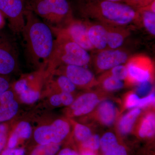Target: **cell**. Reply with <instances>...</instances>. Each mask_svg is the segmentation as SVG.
<instances>
[{"mask_svg":"<svg viewBox=\"0 0 155 155\" xmlns=\"http://www.w3.org/2000/svg\"><path fill=\"white\" fill-rule=\"evenodd\" d=\"M25 18V25L21 33L27 59L38 63L51 58L54 44L49 26L26 9Z\"/></svg>","mask_w":155,"mask_h":155,"instance_id":"6da1fadb","label":"cell"},{"mask_svg":"<svg viewBox=\"0 0 155 155\" xmlns=\"http://www.w3.org/2000/svg\"><path fill=\"white\" fill-rule=\"evenodd\" d=\"M81 13L85 16L119 25H125L140 17L137 10L125 3L106 0H81Z\"/></svg>","mask_w":155,"mask_h":155,"instance_id":"7a4b0ae2","label":"cell"},{"mask_svg":"<svg viewBox=\"0 0 155 155\" xmlns=\"http://www.w3.org/2000/svg\"><path fill=\"white\" fill-rule=\"evenodd\" d=\"M25 8L49 22H58L71 14L67 0H25Z\"/></svg>","mask_w":155,"mask_h":155,"instance_id":"3957f363","label":"cell"},{"mask_svg":"<svg viewBox=\"0 0 155 155\" xmlns=\"http://www.w3.org/2000/svg\"><path fill=\"white\" fill-rule=\"evenodd\" d=\"M68 122L63 119L56 120L49 125L37 128L34 134L35 140L39 144H59L70 132Z\"/></svg>","mask_w":155,"mask_h":155,"instance_id":"277c9868","label":"cell"},{"mask_svg":"<svg viewBox=\"0 0 155 155\" xmlns=\"http://www.w3.org/2000/svg\"><path fill=\"white\" fill-rule=\"evenodd\" d=\"M25 0H0V12L8 19L14 32H22L25 25Z\"/></svg>","mask_w":155,"mask_h":155,"instance_id":"5b68a950","label":"cell"},{"mask_svg":"<svg viewBox=\"0 0 155 155\" xmlns=\"http://www.w3.org/2000/svg\"><path fill=\"white\" fill-rule=\"evenodd\" d=\"M18 59V49L14 40L0 33V74L7 75L13 72Z\"/></svg>","mask_w":155,"mask_h":155,"instance_id":"8992f818","label":"cell"},{"mask_svg":"<svg viewBox=\"0 0 155 155\" xmlns=\"http://www.w3.org/2000/svg\"><path fill=\"white\" fill-rule=\"evenodd\" d=\"M62 51L61 60L67 65L84 67L90 61V56L87 51L72 41L65 43Z\"/></svg>","mask_w":155,"mask_h":155,"instance_id":"52a82bcc","label":"cell"},{"mask_svg":"<svg viewBox=\"0 0 155 155\" xmlns=\"http://www.w3.org/2000/svg\"><path fill=\"white\" fill-rule=\"evenodd\" d=\"M128 59L127 54L119 50L102 51L98 54L96 61L97 68L101 71H106L122 65Z\"/></svg>","mask_w":155,"mask_h":155,"instance_id":"ba28073f","label":"cell"},{"mask_svg":"<svg viewBox=\"0 0 155 155\" xmlns=\"http://www.w3.org/2000/svg\"><path fill=\"white\" fill-rule=\"evenodd\" d=\"M127 78L130 81L143 83L149 81L151 76L150 63L143 59H133L127 66Z\"/></svg>","mask_w":155,"mask_h":155,"instance_id":"9c48e42d","label":"cell"},{"mask_svg":"<svg viewBox=\"0 0 155 155\" xmlns=\"http://www.w3.org/2000/svg\"><path fill=\"white\" fill-rule=\"evenodd\" d=\"M101 102L100 97L94 92H87L74 100L70 105L72 114L75 116L90 114Z\"/></svg>","mask_w":155,"mask_h":155,"instance_id":"30bf717a","label":"cell"},{"mask_svg":"<svg viewBox=\"0 0 155 155\" xmlns=\"http://www.w3.org/2000/svg\"><path fill=\"white\" fill-rule=\"evenodd\" d=\"M66 76L75 86L89 87L94 83V75L89 69L81 66L68 65Z\"/></svg>","mask_w":155,"mask_h":155,"instance_id":"8fae6325","label":"cell"},{"mask_svg":"<svg viewBox=\"0 0 155 155\" xmlns=\"http://www.w3.org/2000/svg\"><path fill=\"white\" fill-rule=\"evenodd\" d=\"M18 104L14 100V94L7 90L0 96V122H5L13 118L17 114Z\"/></svg>","mask_w":155,"mask_h":155,"instance_id":"7c38bea8","label":"cell"},{"mask_svg":"<svg viewBox=\"0 0 155 155\" xmlns=\"http://www.w3.org/2000/svg\"><path fill=\"white\" fill-rule=\"evenodd\" d=\"M74 23L69 26L68 30L72 41L87 51L92 49L93 46L88 38V28L80 22Z\"/></svg>","mask_w":155,"mask_h":155,"instance_id":"4fadbf2b","label":"cell"},{"mask_svg":"<svg viewBox=\"0 0 155 155\" xmlns=\"http://www.w3.org/2000/svg\"><path fill=\"white\" fill-rule=\"evenodd\" d=\"M97 110V117L103 125L110 126L116 120L117 110L116 105L109 100L100 102Z\"/></svg>","mask_w":155,"mask_h":155,"instance_id":"5bb4252c","label":"cell"},{"mask_svg":"<svg viewBox=\"0 0 155 155\" xmlns=\"http://www.w3.org/2000/svg\"><path fill=\"white\" fill-rule=\"evenodd\" d=\"M108 31L103 25H94L88 29L90 41L94 48L99 50H104L107 46Z\"/></svg>","mask_w":155,"mask_h":155,"instance_id":"9a60e30c","label":"cell"},{"mask_svg":"<svg viewBox=\"0 0 155 155\" xmlns=\"http://www.w3.org/2000/svg\"><path fill=\"white\" fill-rule=\"evenodd\" d=\"M14 88L19 94L21 101L25 104H32L39 98V93L29 88L25 79L18 81L15 84Z\"/></svg>","mask_w":155,"mask_h":155,"instance_id":"2e32d148","label":"cell"},{"mask_svg":"<svg viewBox=\"0 0 155 155\" xmlns=\"http://www.w3.org/2000/svg\"><path fill=\"white\" fill-rule=\"evenodd\" d=\"M141 16L143 25L150 34L155 35V5L152 2L148 5L137 9Z\"/></svg>","mask_w":155,"mask_h":155,"instance_id":"e0dca14e","label":"cell"},{"mask_svg":"<svg viewBox=\"0 0 155 155\" xmlns=\"http://www.w3.org/2000/svg\"><path fill=\"white\" fill-rule=\"evenodd\" d=\"M140 113V108H134L122 116L118 124V128L121 134L126 135L130 133Z\"/></svg>","mask_w":155,"mask_h":155,"instance_id":"ac0fdd59","label":"cell"},{"mask_svg":"<svg viewBox=\"0 0 155 155\" xmlns=\"http://www.w3.org/2000/svg\"><path fill=\"white\" fill-rule=\"evenodd\" d=\"M154 113L147 114L143 119L138 130V135L141 138L150 137L155 134Z\"/></svg>","mask_w":155,"mask_h":155,"instance_id":"d6986e66","label":"cell"},{"mask_svg":"<svg viewBox=\"0 0 155 155\" xmlns=\"http://www.w3.org/2000/svg\"><path fill=\"white\" fill-rule=\"evenodd\" d=\"M60 149L59 144H39L32 151L31 155H55Z\"/></svg>","mask_w":155,"mask_h":155,"instance_id":"ffe728a7","label":"cell"},{"mask_svg":"<svg viewBox=\"0 0 155 155\" xmlns=\"http://www.w3.org/2000/svg\"><path fill=\"white\" fill-rule=\"evenodd\" d=\"M124 37L121 34L114 31H108L107 46L113 50L116 49L122 45Z\"/></svg>","mask_w":155,"mask_h":155,"instance_id":"44dd1931","label":"cell"},{"mask_svg":"<svg viewBox=\"0 0 155 155\" xmlns=\"http://www.w3.org/2000/svg\"><path fill=\"white\" fill-rule=\"evenodd\" d=\"M74 134L76 139L81 143L85 141L92 134L89 127L80 123L75 124Z\"/></svg>","mask_w":155,"mask_h":155,"instance_id":"7402d4cb","label":"cell"},{"mask_svg":"<svg viewBox=\"0 0 155 155\" xmlns=\"http://www.w3.org/2000/svg\"><path fill=\"white\" fill-rule=\"evenodd\" d=\"M118 143L116 135L112 132H107L100 139V148L103 153Z\"/></svg>","mask_w":155,"mask_h":155,"instance_id":"603a6c76","label":"cell"},{"mask_svg":"<svg viewBox=\"0 0 155 155\" xmlns=\"http://www.w3.org/2000/svg\"><path fill=\"white\" fill-rule=\"evenodd\" d=\"M102 85L105 90L109 91L119 90L123 88L124 86L122 81L119 80L112 75L104 79Z\"/></svg>","mask_w":155,"mask_h":155,"instance_id":"cb8c5ba5","label":"cell"},{"mask_svg":"<svg viewBox=\"0 0 155 155\" xmlns=\"http://www.w3.org/2000/svg\"><path fill=\"white\" fill-rule=\"evenodd\" d=\"M19 138L26 139L30 137L31 134V128L28 122H21L17 125L14 132Z\"/></svg>","mask_w":155,"mask_h":155,"instance_id":"d4e9b609","label":"cell"},{"mask_svg":"<svg viewBox=\"0 0 155 155\" xmlns=\"http://www.w3.org/2000/svg\"><path fill=\"white\" fill-rule=\"evenodd\" d=\"M58 83L62 92L71 94L76 89V86L66 75H61L58 78Z\"/></svg>","mask_w":155,"mask_h":155,"instance_id":"484cf974","label":"cell"},{"mask_svg":"<svg viewBox=\"0 0 155 155\" xmlns=\"http://www.w3.org/2000/svg\"><path fill=\"white\" fill-rule=\"evenodd\" d=\"M100 139L98 134H92L87 140L82 143V146L86 150L94 152L100 148Z\"/></svg>","mask_w":155,"mask_h":155,"instance_id":"4316f807","label":"cell"},{"mask_svg":"<svg viewBox=\"0 0 155 155\" xmlns=\"http://www.w3.org/2000/svg\"><path fill=\"white\" fill-rule=\"evenodd\" d=\"M111 75L121 81L125 80L128 77L127 67L120 65L111 69Z\"/></svg>","mask_w":155,"mask_h":155,"instance_id":"83f0119b","label":"cell"},{"mask_svg":"<svg viewBox=\"0 0 155 155\" xmlns=\"http://www.w3.org/2000/svg\"><path fill=\"white\" fill-rule=\"evenodd\" d=\"M8 127L4 122H0V155L6 148L8 141Z\"/></svg>","mask_w":155,"mask_h":155,"instance_id":"f1b7e54d","label":"cell"},{"mask_svg":"<svg viewBox=\"0 0 155 155\" xmlns=\"http://www.w3.org/2000/svg\"><path fill=\"white\" fill-rule=\"evenodd\" d=\"M140 98L136 94L130 93L126 97L125 107L127 109L138 107Z\"/></svg>","mask_w":155,"mask_h":155,"instance_id":"f546056e","label":"cell"},{"mask_svg":"<svg viewBox=\"0 0 155 155\" xmlns=\"http://www.w3.org/2000/svg\"><path fill=\"white\" fill-rule=\"evenodd\" d=\"M103 153L104 155H127V151L125 148L119 143Z\"/></svg>","mask_w":155,"mask_h":155,"instance_id":"4dcf8cb0","label":"cell"},{"mask_svg":"<svg viewBox=\"0 0 155 155\" xmlns=\"http://www.w3.org/2000/svg\"><path fill=\"white\" fill-rule=\"evenodd\" d=\"M154 0H125V4L134 9L140 8L148 5Z\"/></svg>","mask_w":155,"mask_h":155,"instance_id":"1f68e13d","label":"cell"},{"mask_svg":"<svg viewBox=\"0 0 155 155\" xmlns=\"http://www.w3.org/2000/svg\"><path fill=\"white\" fill-rule=\"evenodd\" d=\"M155 100V93L154 92H153L147 95L146 97L140 99L138 107L140 108L144 107L151 104H154Z\"/></svg>","mask_w":155,"mask_h":155,"instance_id":"d6a6232c","label":"cell"},{"mask_svg":"<svg viewBox=\"0 0 155 155\" xmlns=\"http://www.w3.org/2000/svg\"><path fill=\"white\" fill-rule=\"evenodd\" d=\"M151 86L149 81L140 83L137 88V92L140 95L143 96L147 94L150 92Z\"/></svg>","mask_w":155,"mask_h":155,"instance_id":"836d02e7","label":"cell"},{"mask_svg":"<svg viewBox=\"0 0 155 155\" xmlns=\"http://www.w3.org/2000/svg\"><path fill=\"white\" fill-rule=\"evenodd\" d=\"M60 94L62 104L64 106H70L74 101V98L71 93L62 91Z\"/></svg>","mask_w":155,"mask_h":155,"instance_id":"e575fe53","label":"cell"},{"mask_svg":"<svg viewBox=\"0 0 155 155\" xmlns=\"http://www.w3.org/2000/svg\"><path fill=\"white\" fill-rule=\"evenodd\" d=\"M1 155H25V150L22 148H5Z\"/></svg>","mask_w":155,"mask_h":155,"instance_id":"d590c367","label":"cell"},{"mask_svg":"<svg viewBox=\"0 0 155 155\" xmlns=\"http://www.w3.org/2000/svg\"><path fill=\"white\" fill-rule=\"evenodd\" d=\"M10 84L4 75L0 74V96L9 89Z\"/></svg>","mask_w":155,"mask_h":155,"instance_id":"8d00e7d4","label":"cell"},{"mask_svg":"<svg viewBox=\"0 0 155 155\" xmlns=\"http://www.w3.org/2000/svg\"><path fill=\"white\" fill-rule=\"evenodd\" d=\"M18 140H19V138L17 137L16 134L13 132L10 136L8 139L7 145H6L7 147L6 148L11 149L15 148L18 143Z\"/></svg>","mask_w":155,"mask_h":155,"instance_id":"74e56055","label":"cell"},{"mask_svg":"<svg viewBox=\"0 0 155 155\" xmlns=\"http://www.w3.org/2000/svg\"><path fill=\"white\" fill-rule=\"evenodd\" d=\"M50 103L54 107H58L62 105L61 97L60 94L54 95L50 98Z\"/></svg>","mask_w":155,"mask_h":155,"instance_id":"f35d334b","label":"cell"},{"mask_svg":"<svg viewBox=\"0 0 155 155\" xmlns=\"http://www.w3.org/2000/svg\"><path fill=\"white\" fill-rule=\"evenodd\" d=\"M58 155H79L74 150L69 148H65L61 150Z\"/></svg>","mask_w":155,"mask_h":155,"instance_id":"ab89813d","label":"cell"},{"mask_svg":"<svg viewBox=\"0 0 155 155\" xmlns=\"http://www.w3.org/2000/svg\"><path fill=\"white\" fill-rule=\"evenodd\" d=\"M81 155H96L94 151L90 150H86L84 151Z\"/></svg>","mask_w":155,"mask_h":155,"instance_id":"60d3db41","label":"cell"},{"mask_svg":"<svg viewBox=\"0 0 155 155\" xmlns=\"http://www.w3.org/2000/svg\"><path fill=\"white\" fill-rule=\"evenodd\" d=\"M3 17L4 16H3L2 13L0 12V28L2 27L3 23H4V17Z\"/></svg>","mask_w":155,"mask_h":155,"instance_id":"b9f144b4","label":"cell"},{"mask_svg":"<svg viewBox=\"0 0 155 155\" xmlns=\"http://www.w3.org/2000/svg\"><path fill=\"white\" fill-rule=\"evenodd\" d=\"M110 2H125V0H106Z\"/></svg>","mask_w":155,"mask_h":155,"instance_id":"7bdbcfd3","label":"cell"}]
</instances>
